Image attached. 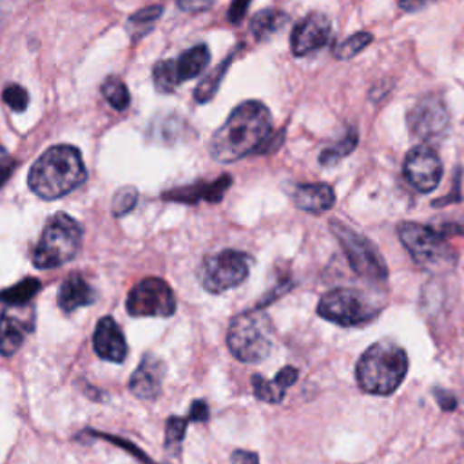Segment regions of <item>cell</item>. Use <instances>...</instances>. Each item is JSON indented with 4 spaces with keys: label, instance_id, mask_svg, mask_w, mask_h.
<instances>
[{
    "label": "cell",
    "instance_id": "1",
    "mask_svg": "<svg viewBox=\"0 0 464 464\" xmlns=\"http://www.w3.org/2000/svg\"><path fill=\"white\" fill-rule=\"evenodd\" d=\"M272 136V114L265 103L248 100L239 103L214 132L210 154L219 163H232L254 150L265 149Z\"/></svg>",
    "mask_w": 464,
    "mask_h": 464
},
{
    "label": "cell",
    "instance_id": "2",
    "mask_svg": "<svg viewBox=\"0 0 464 464\" xmlns=\"http://www.w3.org/2000/svg\"><path fill=\"white\" fill-rule=\"evenodd\" d=\"M82 154L72 145H53L33 163L27 185L42 199H58L85 181Z\"/></svg>",
    "mask_w": 464,
    "mask_h": 464
},
{
    "label": "cell",
    "instance_id": "3",
    "mask_svg": "<svg viewBox=\"0 0 464 464\" xmlns=\"http://www.w3.org/2000/svg\"><path fill=\"white\" fill-rule=\"evenodd\" d=\"M408 372L406 352L392 343L381 341L372 344L359 359L355 366L357 382L362 392L373 395L393 393Z\"/></svg>",
    "mask_w": 464,
    "mask_h": 464
},
{
    "label": "cell",
    "instance_id": "4",
    "mask_svg": "<svg viewBox=\"0 0 464 464\" xmlns=\"http://www.w3.org/2000/svg\"><path fill=\"white\" fill-rule=\"evenodd\" d=\"M82 227L71 216L58 212L47 219L42 237L33 252V265L49 270L69 263L80 250Z\"/></svg>",
    "mask_w": 464,
    "mask_h": 464
},
{
    "label": "cell",
    "instance_id": "5",
    "mask_svg": "<svg viewBox=\"0 0 464 464\" xmlns=\"http://www.w3.org/2000/svg\"><path fill=\"white\" fill-rule=\"evenodd\" d=\"M227 344L230 353L241 362L263 361L274 344L270 319L259 310L236 315L228 326Z\"/></svg>",
    "mask_w": 464,
    "mask_h": 464
},
{
    "label": "cell",
    "instance_id": "6",
    "mask_svg": "<svg viewBox=\"0 0 464 464\" xmlns=\"http://www.w3.org/2000/svg\"><path fill=\"white\" fill-rule=\"evenodd\" d=\"M397 232L401 243L419 266L431 272H442L453 268L457 263V252L446 241V236H442L439 230L404 221L397 227Z\"/></svg>",
    "mask_w": 464,
    "mask_h": 464
},
{
    "label": "cell",
    "instance_id": "7",
    "mask_svg": "<svg viewBox=\"0 0 464 464\" xmlns=\"http://www.w3.org/2000/svg\"><path fill=\"white\" fill-rule=\"evenodd\" d=\"M330 230L337 237L350 266L357 276L370 281H384L388 277V266L368 237L357 234L337 219L330 221Z\"/></svg>",
    "mask_w": 464,
    "mask_h": 464
},
{
    "label": "cell",
    "instance_id": "8",
    "mask_svg": "<svg viewBox=\"0 0 464 464\" xmlns=\"http://www.w3.org/2000/svg\"><path fill=\"white\" fill-rule=\"evenodd\" d=\"M317 314L339 326H357L377 315V306L359 290L334 288L317 303Z\"/></svg>",
    "mask_w": 464,
    "mask_h": 464
},
{
    "label": "cell",
    "instance_id": "9",
    "mask_svg": "<svg viewBox=\"0 0 464 464\" xmlns=\"http://www.w3.org/2000/svg\"><path fill=\"white\" fill-rule=\"evenodd\" d=\"M252 257L239 250H221L205 257L199 268V281L210 294L227 292L241 285L250 272Z\"/></svg>",
    "mask_w": 464,
    "mask_h": 464
},
{
    "label": "cell",
    "instance_id": "10",
    "mask_svg": "<svg viewBox=\"0 0 464 464\" xmlns=\"http://www.w3.org/2000/svg\"><path fill=\"white\" fill-rule=\"evenodd\" d=\"M127 312L134 317H169L176 312L170 285L160 277H145L127 295Z\"/></svg>",
    "mask_w": 464,
    "mask_h": 464
},
{
    "label": "cell",
    "instance_id": "11",
    "mask_svg": "<svg viewBox=\"0 0 464 464\" xmlns=\"http://www.w3.org/2000/svg\"><path fill=\"white\" fill-rule=\"evenodd\" d=\"M410 132L420 140L440 136L450 125V112L437 94H426L417 100L406 116Z\"/></svg>",
    "mask_w": 464,
    "mask_h": 464
},
{
    "label": "cell",
    "instance_id": "12",
    "mask_svg": "<svg viewBox=\"0 0 464 464\" xmlns=\"http://www.w3.org/2000/svg\"><path fill=\"white\" fill-rule=\"evenodd\" d=\"M402 170L404 178L413 188H417L419 192H431L440 183L442 161L433 149L419 145L406 154Z\"/></svg>",
    "mask_w": 464,
    "mask_h": 464
},
{
    "label": "cell",
    "instance_id": "13",
    "mask_svg": "<svg viewBox=\"0 0 464 464\" xmlns=\"http://www.w3.org/2000/svg\"><path fill=\"white\" fill-rule=\"evenodd\" d=\"M34 328V310L31 304L7 306L0 315V355H13Z\"/></svg>",
    "mask_w": 464,
    "mask_h": 464
},
{
    "label": "cell",
    "instance_id": "14",
    "mask_svg": "<svg viewBox=\"0 0 464 464\" xmlns=\"http://www.w3.org/2000/svg\"><path fill=\"white\" fill-rule=\"evenodd\" d=\"M332 24L324 13L314 11L306 14L292 31L290 47L295 56H306L326 45Z\"/></svg>",
    "mask_w": 464,
    "mask_h": 464
},
{
    "label": "cell",
    "instance_id": "15",
    "mask_svg": "<svg viewBox=\"0 0 464 464\" xmlns=\"http://www.w3.org/2000/svg\"><path fill=\"white\" fill-rule=\"evenodd\" d=\"M163 375L165 362L154 353H145L140 366L130 375L129 388L140 399H156L161 393Z\"/></svg>",
    "mask_w": 464,
    "mask_h": 464
},
{
    "label": "cell",
    "instance_id": "16",
    "mask_svg": "<svg viewBox=\"0 0 464 464\" xmlns=\"http://www.w3.org/2000/svg\"><path fill=\"white\" fill-rule=\"evenodd\" d=\"M92 346L98 357L111 362H121L127 357V343L123 332L120 324L109 315L98 321L92 334Z\"/></svg>",
    "mask_w": 464,
    "mask_h": 464
},
{
    "label": "cell",
    "instance_id": "17",
    "mask_svg": "<svg viewBox=\"0 0 464 464\" xmlns=\"http://www.w3.org/2000/svg\"><path fill=\"white\" fill-rule=\"evenodd\" d=\"M58 306L62 312L71 314L80 306H87L96 299L94 288L80 274H71L58 288Z\"/></svg>",
    "mask_w": 464,
    "mask_h": 464
},
{
    "label": "cell",
    "instance_id": "18",
    "mask_svg": "<svg viewBox=\"0 0 464 464\" xmlns=\"http://www.w3.org/2000/svg\"><path fill=\"white\" fill-rule=\"evenodd\" d=\"M294 203L304 212L323 214L334 207L335 194L326 183H303L294 190Z\"/></svg>",
    "mask_w": 464,
    "mask_h": 464
},
{
    "label": "cell",
    "instance_id": "19",
    "mask_svg": "<svg viewBox=\"0 0 464 464\" xmlns=\"http://www.w3.org/2000/svg\"><path fill=\"white\" fill-rule=\"evenodd\" d=\"M232 178L228 174L219 176L216 181L210 183H198V185H188V187H181V188H174L169 192H163V199H170V201H183V203H196L199 199H207V201H219L221 196L225 194V190L230 187Z\"/></svg>",
    "mask_w": 464,
    "mask_h": 464
},
{
    "label": "cell",
    "instance_id": "20",
    "mask_svg": "<svg viewBox=\"0 0 464 464\" xmlns=\"http://www.w3.org/2000/svg\"><path fill=\"white\" fill-rule=\"evenodd\" d=\"M297 381V370L292 366H285L277 372L274 381H266L263 375L254 373L252 375V388L254 395L265 402L277 404L283 401L286 388H290Z\"/></svg>",
    "mask_w": 464,
    "mask_h": 464
},
{
    "label": "cell",
    "instance_id": "21",
    "mask_svg": "<svg viewBox=\"0 0 464 464\" xmlns=\"http://www.w3.org/2000/svg\"><path fill=\"white\" fill-rule=\"evenodd\" d=\"M210 62V53L205 44H198L187 51H183L176 60H174V69L178 82H187L196 78Z\"/></svg>",
    "mask_w": 464,
    "mask_h": 464
},
{
    "label": "cell",
    "instance_id": "22",
    "mask_svg": "<svg viewBox=\"0 0 464 464\" xmlns=\"http://www.w3.org/2000/svg\"><path fill=\"white\" fill-rule=\"evenodd\" d=\"M288 24V14L281 9H263L254 14L250 22V33L256 36V40H266L272 34L279 33Z\"/></svg>",
    "mask_w": 464,
    "mask_h": 464
},
{
    "label": "cell",
    "instance_id": "23",
    "mask_svg": "<svg viewBox=\"0 0 464 464\" xmlns=\"http://www.w3.org/2000/svg\"><path fill=\"white\" fill-rule=\"evenodd\" d=\"M40 281L34 277H25L18 281L16 285L0 290V303L7 306H24L29 304V301L38 294Z\"/></svg>",
    "mask_w": 464,
    "mask_h": 464
},
{
    "label": "cell",
    "instance_id": "24",
    "mask_svg": "<svg viewBox=\"0 0 464 464\" xmlns=\"http://www.w3.org/2000/svg\"><path fill=\"white\" fill-rule=\"evenodd\" d=\"M357 141H359V134L355 129H348L344 132V136L334 143L332 147H326L321 154H319V163L323 167H332L335 163H339L343 158L350 156L353 152V149L357 147Z\"/></svg>",
    "mask_w": 464,
    "mask_h": 464
},
{
    "label": "cell",
    "instance_id": "25",
    "mask_svg": "<svg viewBox=\"0 0 464 464\" xmlns=\"http://www.w3.org/2000/svg\"><path fill=\"white\" fill-rule=\"evenodd\" d=\"M232 58H234V53H230V54L227 56V60H223L208 76H205V80H201V83L194 89V98H196V102L205 103V102H208L210 98H214V94H216V91H218V87H219V83H221V80H223V74L227 72V69H228Z\"/></svg>",
    "mask_w": 464,
    "mask_h": 464
},
{
    "label": "cell",
    "instance_id": "26",
    "mask_svg": "<svg viewBox=\"0 0 464 464\" xmlns=\"http://www.w3.org/2000/svg\"><path fill=\"white\" fill-rule=\"evenodd\" d=\"M102 94L107 100V103L116 111H125L130 103V94L123 80L118 76H107L102 83Z\"/></svg>",
    "mask_w": 464,
    "mask_h": 464
},
{
    "label": "cell",
    "instance_id": "27",
    "mask_svg": "<svg viewBox=\"0 0 464 464\" xmlns=\"http://www.w3.org/2000/svg\"><path fill=\"white\" fill-rule=\"evenodd\" d=\"M152 80H154V87L160 92H170L178 87V76H176V69H174V60H161L154 65L152 69Z\"/></svg>",
    "mask_w": 464,
    "mask_h": 464
},
{
    "label": "cell",
    "instance_id": "28",
    "mask_svg": "<svg viewBox=\"0 0 464 464\" xmlns=\"http://www.w3.org/2000/svg\"><path fill=\"white\" fill-rule=\"evenodd\" d=\"M373 36L370 33H355L352 36H348L344 42H341L335 49V56L339 60H348V58H353L355 54H359L364 47H368L372 44Z\"/></svg>",
    "mask_w": 464,
    "mask_h": 464
},
{
    "label": "cell",
    "instance_id": "29",
    "mask_svg": "<svg viewBox=\"0 0 464 464\" xmlns=\"http://www.w3.org/2000/svg\"><path fill=\"white\" fill-rule=\"evenodd\" d=\"M188 422H190L188 415L187 417L172 415V417L167 419V422H165V448H169L172 451L179 448V444L183 442Z\"/></svg>",
    "mask_w": 464,
    "mask_h": 464
},
{
    "label": "cell",
    "instance_id": "30",
    "mask_svg": "<svg viewBox=\"0 0 464 464\" xmlns=\"http://www.w3.org/2000/svg\"><path fill=\"white\" fill-rule=\"evenodd\" d=\"M138 203V190L130 185L121 187L114 192L112 196V203H111V210L116 218H121L125 214H129Z\"/></svg>",
    "mask_w": 464,
    "mask_h": 464
},
{
    "label": "cell",
    "instance_id": "31",
    "mask_svg": "<svg viewBox=\"0 0 464 464\" xmlns=\"http://www.w3.org/2000/svg\"><path fill=\"white\" fill-rule=\"evenodd\" d=\"M2 100L14 111V112H22L27 109L29 105V94L27 91L18 85V83H9L4 87L2 91Z\"/></svg>",
    "mask_w": 464,
    "mask_h": 464
},
{
    "label": "cell",
    "instance_id": "32",
    "mask_svg": "<svg viewBox=\"0 0 464 464\" xmlns=\"http://www.w3.org/2000/svg\"><path fill=\"white\" fill-rule=\"evenodd\" d=\"M161 11H163L161 5H147L129 18V25H143V24L149 25L161 14Z\"/></svg>",
    "mask_w": 464,
    "mask_h": 464
},
{
    "label": "cell",
    "instance_id": "33",
    "mask_svg": "<svg viewBox=\"0 0 464 464\" xmlns=\"http://www.w3.org/2000/svg\"><path fill=\"white\" fill-rule=\"evenodd\" d=\"M92 435H96V437H102V439H105V440H111V442H114V444H118V446H121V448H127V451L129 453H132L136 459H140V460H143L145 464H156L154 460H150L143 451H140V448H136L134 444H129L127 440H121V439H116V437H112V435H105V433H98V431H91Z\"/></svg>",
    "mask_w": 464,
    "mask_h": 464
},
{
    "label": "cell",
    "instance_id": "34",
    "mask_svg": "<svg viewBox=\"0 0 464 464\" xmlns=\"http://www.w3.org/2000/svg\"><path fill=\"white\" fill-rule=\"evenodd\" d=\"M178 7L187 13H201L212 5V0H176Z\"/></svg>",
    "mask_w": 464,
    "mask_h": 464
},
{
    "label": "cell",
    "instance_id": "35",
    "mask_svg": "<svg viewBox=\"0 0 464 464\" xmlns=\"http://www.w3.org/2000/svg\"><path fill=\"white\" fill-rule=\"evenodd\" d=\"M248 4H250V0H232L230 9H228V20H230L232 24L241 22L243 16L246 14Z\"/></svg>",
    "mask_w": 464,
    "mask_h": 464
},
{
    "label": "cell",
    "instance_id": "36",
    "mask_svg": "<svg viewBox=\"0 0 464 464\" xmlns=\"http://www.w3.org/2000/svg\"><path fill=\"white\" fill-rule=\"evenodd\" d=\"M433 397L437 399V402H439V406L442 410H455V406H457V399L450 392H446V390L435 388L433 390Z\"/></svg>",
    "mask_w": 464,
    "mask_h": 464
},
{
    "label": "cell",
    "instance_id": "37",
    "mask_svg": "<svg viewBox=\"0 0 464 464\" xmlns=\"http://www.w3.org/2000/svg\"><path fill=\"white\" fill-rule=\"evenodd\" d=\"M188 419L196 420V422H205L208 419V408L205 404V401H194L188 411Z\"/></svg>",
    "mask_w": 464,
    "mask_h": 464
},
{
    "label": "cell",
    "instance_id": "38",
    "mask_svg": "<svg viewBox=\"0 0 464 464\" xmlns=\"http://www.w3.org/2000/svg\"><path fill=\"white\" fill-rule=\"evenodd\" d=\"M232 464H259V457L254 451H246V450H236L230 457Z\"/></svg>",
    "mask_w": 464,
    "mask_h": 464
},
{
    "label": "cell",
    "instance_id": "39",
    "mask_svg": "<svg viewBox=\"0 0 464 464\" xmlns=\"http://www.w3.org/2000/svg\"><path fill=\"white\" fill-rule=\"evenodd\" d=\"M439 230L442 236H448V234H464V221H448L446 225H440Z\"/></svg>",
    "mask_w": 464,
    "mask_h": 464
},
{
    "label": "cell",
    "instance_id": "40",
    "mask_svg": "<svg viewBox=\"0 0 464 464\" xmlns=\"http://www.w3.org/2000/svg\"><path fill=\"white\" fill-rule=\"evenodd\" d=\"M435 0H399V5L404 9V11H419L430 4H433Z\"/></svg>",
    "mask_w": 464,
    "mask_h": 464
},
{
    "label": "cell",
    "instance_id": "41",
    "mask_svg": "<svg viewBox=\"0 0 464 464\" xmlns=\"http://www.w3.org/2000/svg\"><path fill=\"white\" fill-rule=\"evenodd\" d=\"M11 163H13V161L9 160V152L0 145V172H2V170H5Z\"/></svg>",
    "mask_w": 464,
    "mask_h": 464
},
{
    "label": "cell",
    "instance_id": "42",
    "mask_svg": "<svg viewBox=\"0 0 464 464\" xmlns=\"http://www.w3.org/2000/svg\"><path fill=\"white\" fill-rule=\"evenodd\" d=\"M14 167H16V163H14V161H13V163H11V165H9V167H7V169H5V170H2V172H0V187H2V185H4V183H5V181H7V179H9V176H11V174H13V170H14Z\"/></svg>",
    "mask_w": 464,
    "mask_h": 464
}]
</instances>
